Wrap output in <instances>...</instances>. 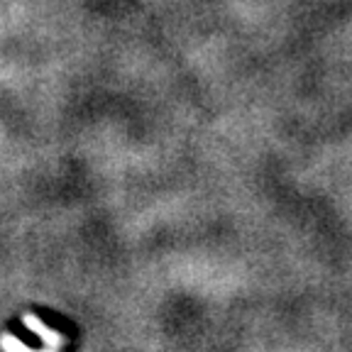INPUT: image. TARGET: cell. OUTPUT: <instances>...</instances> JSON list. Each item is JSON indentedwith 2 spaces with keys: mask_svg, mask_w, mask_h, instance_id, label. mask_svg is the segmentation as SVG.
Here are the masks:
<instances>
[{
  "mask_svg": "<svg viewBox=\"0 0 352 352\" xmlns=\"http://www.w3.org/2000/svg\"><path fill=\"white\" fill-rule=\"evenodd\" d=\"M25 325H28L30 330H32L34 336L42 338L44 342L50 347H59L64 345V336H59V333H54V330H50L47 325L42 323V320L37 318V316H25Z\"/></svg>",
  "mask_w": 352,
  "mask_h": 352,
  "instance_id": "obj_1",
  "label": "cell"
},
{
  "mask_svg": "<svg viewBox=\"0 0 352 352\" xmlns=\"http://www.w3.org/2000/svg\"><path fill=\"white\" fill-rule=\"evenodd\" d=\"M0 345L6 347V350H22V352H30V347L25 345V342L17 340V338H10V336L3 338V340H0Z\"/></svg>",
  "mask_w": 352,
  "mask_h": 352,
  "instance_id": "obj_2",
  "label": "cell"
}]
</instances>
